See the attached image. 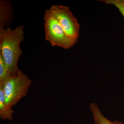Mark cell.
<instances>
[{"mask_svg": "<svg viewBox=\"0 0 124 124\" xmlns=\"http://www.w3.org/2000/svg\"><path fill=\"white\" fill-rule=\"evenodd\" d=\"M107 4L115 6L119 10L124 18V0H101Z\"/></svg>", "mask_w": 124, "mask_h": 124, "instance_id": "cell-9", "label": "cell"}, {"mask_svg": "<svg viewBox=\"0 0 124 124\" xmlns=\"http://www.w3.org/2000/svg\"><path fill=\"white\" fill-rule=\"evenodd\" d=\"M44 19L45 39L52 46L68 49L75 45L48 9L46 10Z\"/></svg>", "mask_w": 124, "mask_h": 124, "instance_id": "cell-4", "label": "cell"}, {"mask_svg": "<svg viewBox=\"0 0 124 124\" xmlns=\"http://www.w3.org/2000/svg\"><path fill=\"white\" fill-rule=\"evenodd\" d=\"M48 10L74 44L77 43L79 35L80 24L69 7L54 5Z\"/></svg>", "mask_w": 124, "mask_h": 124, "instance_id": "cell-3", "label": "cell"}, {"mask_svg": "<svg viewBox=\"0 0 124 124\" xmlns=\"http://www.w3.org/2000/svg\"><path fill=\"white\" fill-rule=\"evenodd\" d=\"M10 76L2 55L0 53V82H4Z\"/></svg>", "mask_w": 124, "mask_h": 124, "instance_id": "cell-8", "label": "cell"}, {"mask_svg": "<svg viewBox=\"0 0 124 124\" xmlns=\"http://www.w3.org/2000/svg\"><path fill=\"white\" fill-rule=\"evenodd\" d=\"M94 124H97V122H95V121H94Z\"/></svg>", "mask_w": 124, "mask_h": 124, "instance_id": "cell-10", "label": "cell"}, {"mask_svg": "<svg viewBox=\"0 0 124 124\" xmlns=\"http://www.w3.org/2000/svg\"><path fill=\"white\" fill-rule=\"evenodd\" d=\"M10 1H0V27H8L14 17L12 5Z\"/></svg>", "mask_w": 124, "mask_h": 124, "instance_id": "cell-5", "label": "cell"}, {"mask_svg": "<svg viewBox=\"0 0 124 124\" xmlns=\"http://www.w3.org/2000/svg\"><path fill=\"white\" fill-rule=\"evenodd\" d=\"M32 81L19 69L15 75L10 76L4 82L3 89L6 105L12 108L28 93Z\"/></svg>", "mask_w": 124, "mask_h": 124, "instance_id": "cell-2", "label": "cell"}, {"mask_svg": "<svg viewBox=\"0 0 124 124\" xmlns=\"http://www.w3.org/2000/svg\"><path fill=\"white\" fill-rule=\"evenodd\" d=\"M3 85L4 82H0V118L4 121H11L13 118L15 111L6 104Z\"/></svg>", "mask_w": 124, "mask_h": 124, "instance_id": "cell-6", "label": "cell"}, {"mask_svg": "<svg viewBox=\"0 0 124 124\" xmlns=\"http://www.w3.org/2000/svg\"><path fill=\"white\" fill-rule=\"evenodd\" d=\"M90 109L93 113L94 121L98 124H124L118 121H111L102 114L98 106L95 103H91L90 105Z\"/></svg>", "mask_w": 124, "mask_h": 124, "instance_id": "cell-7", "label": "cell"}, {"mask_svg": "<svg viewBox=\"0 0 124 124\" xmlns=\"http://www.w3.org/2000/svg\"><path fill=\"white\" fill-rule=\"evenodd\" d=\"M24 27L19 26L13 30L9 27H0V53L11 76L16 75L19 70L18 62L22 53L20 45L24 41Z\"/></svg>", "mask_w": 124, "mask_h": 124, "instance_id": "cell-1", "label": "cell"}]
</instances>
